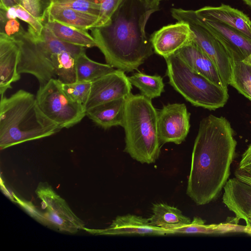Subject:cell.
<instances>
[{
  "label": "cell",
  "mask_w": 251,
  "mask_h": 251,
  "mask_svg": "<svg viewBox=\"0 0 251 251\" xmlns=\"http://www.w3.org/2000/svg\"><path fill=\"white\" fill-rule=\"evenodd\" d=\"M236 145L226 118L209 115L201 121L186 189L197 205L207 204L219 196L229 176Z\"/></svg>",
  "instance_id": "obj_1"
},
{
  "label": "cell",
  "mask_w": 251,
  "mask_h": 251,
  "mask_svg": "<svg viewBox=\"0 0 251 251\" xmlns=\"http://www.w3.org/2000/svg\"><path fill=\"white\" fill-rule=\"evenodd\" d=\"M155 12L148 9L142 0H125L106 24L91 29L107 64L133 72L153 54L145 26Z\"/></svg>",
  "instance_id": "obj_2"
},
{
  "label": "cell",
  "mask_w": 251,
  "mask_h": 251,
  "mask_svg": "<svg viewBox=\"0 0 251 251\" xmlns=\"http://www.w3.org/2000/svg\"><path fill=\"white\" fill-rule=\"evenodd\" d=\"M61 128L40 108L36 96L20 89L0 97V149L51 136Z\"/></svg>",
  "instance_id": "obj_3"
},
{
  "label": "cell",
  "mask_w": 251,
  "mask_h": 251,
  "mask_svg": "<svg viewBox=\"0 0 251 251\" xmlns=\"http://www.w3.org/2000/svg\"><path fill=\"white\" fill-rule=\"evenodd\" d=\"M158 111L151 100L142 94H131L126 99L123 126L125 151L141 163H154L160 154Z\"/></svg>",
  "instance_id": "obj_4"
},
{
  "label": "cell",
  "mask_w": 251,
  "mask_h": 251,
  "mask_svg": "<svg viewBox=\"0 0 251 251\" xmlns=\"http://www.w3.org/2000/svg\"><path fill=\"white\" fill-rule=\"evenodd\" d=\"M165 59L169 83L192 105L214 110L226 104L229 97L227 87L194 71L175 54Z\"/></svg>",
  "instance_id": "obj_5"
},
{
  "label": "cell",
  "mask_w": 251,
  "mask_h": 251,
  "mask_svg": "<svg viewBox=\"0 0 251 251\" xmlns=\"http://www.w3.org/2000/svg\"><path fill=\"white\" fill-rule=\"evenodd\" d=\"M14 39L20 48L18 72L34 76L40 86L51 79H56L52 65V56L54 53L48 45L31 27L23 29L14 35Z\"/></svg>",
  "instance_id": "obj_6"
},
{
  "label": "cell",
  "mask_w": 251,
  "mask_h": 251,
  "mask_svg": "<svg viewBox=\"0 0 251 251\" xmlns=\"http://www.w3.org/2000/svg\"><path fill=\"white\" fill-rule=\"evenodd\" d=\"M36 98L42 112L61 129L74 126L86 116L84 106L72 100L57 79L40 86Z\"/></svg>",
  "instance_id": "obj_7"
},
{
  "label": "cell",
  "mask_w": 251,
  "mask_h": 251,
  "mask_svg": "<svg viewBox=\"0 0 251 251\" xmlns=\"http://www.w3.org/2000/svg\"><path fill=\"white\" fill-rule=\"evenodd\" d=\"M171 13L177 21L189 25L193 33V40L213 62L224 85L227 87L231 77V59L223 45L208 29L195 10L172 8Z\"/></svg>",
  "instance_id": "obj_8"
},
{
  "label": "cell",
  "mask_w": 251,
  "mask_h": 251,
  "mask_svg": "<svg viewBox=\"0 0 251 251\" xmlns=\"http://www.w3.org/2000/svg\"><path fill=\"white\" fill-rule=\"evenodd\" d=\"M190 114L184 103L164 105L158 111L157 123L161 144L183 142L189 131Z\"/></svg>",
  "instance_id": "obj_9"
},
{
  "label": "cell",
  "mask_w": 251,
  "mask_h": 251,
  "mask_svg": "<svg viewBox=\"0 0 251 251\" xmlns=\"http://www.w3.org/2000/svg\"><path fill=\"white\" fill-rule=\"evenodd\" d=\"M132 84L125 72L115 70L92 82L86 111L95 106L115 100L126 99L131 94Z\"/></svg>",
  "instance_id": "obj_10"
},
{
  "label": "cell",
  "mask_w": 251,
  "mask_h": 251,
  "mask_svg": "<svg viewBox=\"0 0 251 251\" xmlns=\"http://www.w3.org/2000/svg\"><path fill=\"white\" fill-rule=\"evenodd\" d=\"M193 35L189 25L178 21L161 27L154 32L150 40L154 52L164 58L175 54L193 40Z\"/></svg>",
  "instance_id": "obj_11"
},
{
  "label": "cell",
  "mask_w": 251,
  "mask_h": 251,
  "mask_svg": "<svg viewBox=\"0 0 251 251\" xmlns=\"http://www.w3.org/2000/svg\"><path fill=\"white\" fill-rule=\"evenodd\" d=\"M83 230L94 235L172 234L171 232L167 229L152 225L149 218L146 219L132 214L117 216L111 224L104 229H90L85 227Z\"/></svg>",
  "instance_id": "obj_12"
},
{
  "label": "cell",
  "mask_w": 251,
  "mask_h": 251,
  "mask_svg": "<svg viewBox=\"0 0 251 251\" xmlns=\"http://www.w3.org/2000/svg\"><path fill=\"white\" fill-rule=\"evenodd\" d=\"M201 19L223 45L231 58L242 61L251 54V39L243 33L221 23Z\"/></svg>",
  "instance_id": "obj_13"
},
{
  "label": "cell",
  "mask_w": 251,
  "mask_h": 251,
  "mask_svg": "<svg viewBox=\"0 0 251 251\" xmlns=\"http://www.w3.org/2000/svg\"><path fill=\"white\" fill-rule=\"evenodd\" d=\"M20 48L14 38L0 32V94L12 88V83L21 78L18 72Z\"/></svg>",
  "instance_id": "obj_14"
},
{
  "label": "cell",
  "mask_w": 251,
  "mask_h": 251,
  "mask_svg": "<svg viewBox=\"0 0 251 251\" xmlns=\"http://www.w3.org/2000/svg\"><path fill=\"white\" fill-rule=\"evenodd\" d=\"M223 188V202L235 214L236 222L251 218V185L236 177L228 179Z\"/></svg>",
  "instance_id": "obj_15"
},
{
  "label": "cell",
  "mask_w": 251,
  "mask_h": 251,
  "mask_svg": "<svg viewBox=\"0 0 251 251\" xmlns=\"http://www.w3.org/2000/svg\"><path fill=\"white\" fill-rule=\"evenodd\" d=\"M195 11L201 19L224 24L251 39V21L242 11L225 4L204 6Z\"/></svg>",
  "instance_id": "obj_16"
},
{
  "label": "cell",
  "mask_w": 251,
  "mask_h": 251,
  "mask_svg": "<svg viewBox=\"0 0 251 251\" xmlns=\"http://www.w3.org/2000/svg\"><path fill=\"white\" fill-rule=\"evenodd\" d=\"M175 54L194 71L218 85L226 87L213 62L193 40Z\"/></svg>",
  "instance_id": "obj_17"
},
{
  "label": "cell",
  "mask_w": 251,
  "mask_h": 251,
  "mask_svg": "<svg viewBox=\"0 0 251 251\" xmlns=\"http://www.w3.org/2000/svg\"><path fill=\"white\" fill-rule=\"evenodd\" d=\"M47 19L86 30L96 27L99 21L97 16L51 2L46 11Z\"/></svg>",
  "instance_id": "obj_18"
},
{
  "label": "cell",
  "mask_w": 251,
  "mask_h": 251,
  "mask_svg": "<svg viewBox=\"0 0 251 251\" xmlns=\"http://www.w3.org/2000/svg\"><path fill=\"white\" fill-rule=\"evenodd\" d=\"M126 99L121 98L92 107L86 111V115L105 129L115 126H123Z\"/></svg>",
  "instance_id": "obj_19"
},
{
  "label": "cell",
  "mask_w": 251,
  "mask_h": 251,
  "mask_svg": "<svg viewBox=\"0 0 251 251\" xmlns=\"http://www.w3.org/2000/svg\"><path fill=\"white\" fill-rule=\"evenodd\" d=\"M38 198L42 201V205L49 208L78 226L80 229L85 227L84 222L72 210L66 201L58 195L46 182H40L35 190Z\"/></svg>",
  "instance_id": "obj_20"
},
{
  "label": "cell",
  "mask_w": 251,
  "mask_h": 251,
  "mask_svg": "<svg viewBox=\"0 0 251 251\" xmlns=\"http://www.w3.org/2000/svg\"><path fill=\"white\" fill-rule=\"evenodd\" d=\"M43 24L48 27L55 36L65 42L85 48L97 47L96 41L86 30L49 19L46 20Z\"/></svg>",
  "instance_id": "obj_21"
},
{
  "label": "cell",
  "mask_w": 251,
  "mask_h": 251,
  "mask_svg": "<svg viewBox=\"0 0 251 251\" xmlns=\"http://www.w3.org/2000/svg\"><path fill=\"white\" fill-rule=\"evenodd\" d=\"M151 224L156 226L171 229L189 224L190 219L176 207L164 203L153 204Z\"/></svg>",
  "instance_id": "obj_22"
},
{
  "label": "cell",
  "mask_w": 251,
  "mask_h": 251,
  "mask_svg": "<svg viewBox=\"0 0 251 251\" xmlns=\"http://www.w3.org/2000/svg\"><path fill=\"white\" fill-rule=\"evenodd\" d=\"M246 226L238 225V223L226 222L219 224L205 225V221L199 217H194L187 225L168 229L172 234L177 233L224 234L230 232H245Z\"/></svg>",
  "instance_id": "obj_23"
},
{
  "label": "cell",
  "mask_w": 251,
  "mask_h": 251,
  "mask_svg": "<svg viewBox=\"0 0 251 251\" xmlns=\"http://www.w3.org/2000/svg\"><path fill=\"white\" fill-rule=\"evenodd\" d=\"M77 81L92 82L115 70L108 64L96 62L83 52L75 58Z\"/></svg>",
  "instance_id": "obj_24"
},
{
  "label": "cell",
  "mask_w": 251,
  "mask_h": 251,
  "mask_svg": "<svg viewBox=\"0 0 251 251\" xmlns=\"http://www.w3.org/2000/svg\"><path fill=\"white\" fill-rule=\"evenodd\" d=\"M76 57L67 51L52 54L54 72L56 79L62 83L69 84L77 81Z\"/></svg>",
  "instance_id": "obj_25"
},
{
  "label": "cell",
  "mask_w": 251,
  "mask_h": 251,
  "mask_svg": "<svg viewBox=\"0 0 251 251\" xmlns=\"http://www.w3.org/2000/svg\"><path fill=\"white\" fill-rule=\"evenodd\" d=\"M128 78L130 83L140 90L141 94L150 100L160 97L164 91L163 78L160 75L138 72Z\"/></svg>",
  "instance_id": "obj_26"
},
{
  "label": "cell",
  "mask_w": 251,
  "mask_h": 251,
  "mask_svg": "<svg viewBox=\"0 0 251 251\" xmlns=\"http://www.w3.org/2000/svg\"><path fill=\"white\" fill-rule=\"evenodd\" d=\"M231 59V77L229 85L238 91L245 85L251 84V66L242 60Z\"/></svg>",
  "instance_id": "obj_27"
},
{
  "label": "cell",
  "mask_w": 251,
  "mask_h": 251,
  "mask_svg": "<svg viewBox=\"0 0 251 251\" xmlns=\"http://www.w3.org/2000/svg\"><path fill=\"white\" fill-rule=\"evenodd\" d=\"M42 224L60 231L75 233L80 227L71 221L64 218L50 208L43 213Z\"/></svg>",
  "instance_id": "obj_28"
},
{
  "label": "cell",
  "mask_w": 251,
  "mask_h": 251,
  "mask_svg": "<svg viewBox=\"0 0 251 251\" xmlns=\"http://www.w3.org/2000/svg\"><path fill=\"white\" fill-rule=\"evenodd\" d=\"M92 82L76 81L63 84L62 88L66 94L74 101L84 106L91 91Z\"/></svg>",
  "instance_id": "obj_29"
},
{
  "label": "cell",
  "mask_w": 251,
  "mask_h": 251,
  "mask_svg": "<svg viewBox=\"0 0 251 251\" xmlns=\"http://www.w3.org/2000/svg\"><path fill=\"white\" fill-rule=\"evenodd\" d=\"M50 2L97 16L99 18L100 0H49Z\"/></svg>",
  "instance_id": "obj_30"
},
{
  "label": "cell",
  "mask_w": 251,
  "mask_h": 251,
  "mask_svg": "<svg viewBox=\"0 0 251 251\" xmlns=\"http://www.w3.org/2000/svg\"><path fill=\"white\" fill-rule=\"evenodd\" d=\"M50 2L49 0H21L20 4L43 24Z\"/></svg>",
  "instance_id": "obj_31"
},
{
  "label": "cell",
  "mask_w": 251,
  "mask_h": 251,
  "mask_svg": "<svg viewBox=\"0 0 251 251\" xmlns=\"http://www.w3.org/2000/svg\"><path fill=\"white\" fill-rule=\"evenodd\" d=\"M125 0H100V14L97 27L106 24L115 11Z\"/></svg>",
  "instance_id": "obj_32"
},
{
  "label": "cell",
  "mask_w": 251,
  "mask_h": 251,
  "mask_svg": "<svg viewBox=\"0 0 251 251\" xmlns=\"http://www.w3.org/2000/svg\"><path fill=\"white\" fill-rule=\"evenodd\" d=\"M16 18L27 24L38 35H40L44 28V24L34 17L31 13L24 8L21 4L14 6Z\"/></svg>",
  "instance_id": "obj_33"
},
{
  "label": "cell",
  "mask_w": 251,
  "mask_h": 251,
  "mask_svg": "<svg viewBox=\"0 0 251 251\" xmlns=\"http://www.w3.org/2000/svg\"><path fill=\"white\" fill-rule=\"evenodd\" d=\"M14 201L18 203L31 217L42 224L43 213L41 212L30 201L22 199L12 192Z\"/></svg>",
  "instance_id": "obj_34"
},
{
  "label": "cell",
  "mask_w": 251,
  "mask_h": 251,
  "mask_svg": "<svg viewBox=\"0 0 251 251\" xmlns=\"http://www.w3.org/2000/svg\"><path fill=\"white\" fill-rule=\"evenodd\" d=\"M238 170L251 176V144L242 155Z\"/></svg>",
  "instance_id": "obj_35"
},
{
  "label": "cell",
  "mask_w": 251,
  "mask_h": 251,
  "mask_svg": "<svg viewBox=\"0 0 251 251\" xmlns=\"http://www.w3.org/2000/svg\"><path fill=\"white\" fill-rule=\"evenodd\" d=\"M23 29L16 19H9L7 20L5 25L3 33L10 37H13Z\"/></svg>",
  "instance_id": "obj_36"
},
{
  "label": "cell",
  "mask_w": 251,
  "mask_h": 251,
  "mask_svg": "<svg viewBox=\"0 0 251 251\" xmlns=\"http://www.w3.org/2000/svg\"><path fill=\"white\" fill-rule=\"evenodd\" d=\"M148 9L154 10L155 12L159 10L160 2L166 0H142Z\"/></svg>",
  "instance_id": "obj_37"
},
{
  "label": "cell",
  "mask_w": 251,
  "mask_h": 251,
  "mask_svg": "<svg viewBox=\"0 0 251 251\" xmlns=\"http://www.w3.org/2000/svg\"><path fill=\"white\" fill-rule=\"evenodd\" d=\"M0 8L7 10L11 6L20 4L21 0H0Z\"/></svg>",
  "instance_id": "obj_38"
},
{
  "label": "cell",
  "mask_w": 251,
  "mask_h": 251,
  "mask_svg": "<svg viewBox=\"0 0 251 251\" xmlns=\"http://www.w3.org/2000/svg\"><path fill=\"white\" fill-rule=\"evenodd\" d=\"M236 177L240 180L251 185V176L239 170L235 172Z\"/></svg>",
  "instance_id": "obj_39"
},
{
  "label": "cell",
  "mask_w": 251,
  "mask_h": 251,
  "mask_svg": "<svg viewBox=\"0 0 251 251\" xmlns=\"http://www.w3.org/2000/svg\"><path fill=\"white\" fill-rule=\"evenodd\" d=\"M6 10L0 8V32H3L5 25L8 19L6 16Z\"/></svg>",
  "instance_id": "obj_40"
},
{
  "label": "cell",
  "mask_w": 251,
  "mask_h": 251,
  "mask_svg": "<svg viewBox=\"0 0 251 251\" xmlns=\"http://www.w3.org/2000/svg\"><path fill=\"white\" fill-rule=\"evenodd\" d=\"M244 62L250 65L251 66V54L248 56L246 58H245L243 60H242Z\"/></svg>",
  "instance_id": "obj_41"
},
{
  "label": "cell",
  "mask_w": 251,
  "mask_h": 251,
  "mask_svg": "<svg viewBox=\"0 0 251 251\" xmlns=\"http://www.w3.org/2000/svg\"><path fill=\"white\" fill-rule=\"evenodd\" d=\"M245 222L246 223V229H251V218H249Z\"/></svg>",
  "instance_id": "obj_42"
},
{
  "label": "cell",
  "mask_w": 251,
  "mask_h": 251,
  "mask_svg": "<svg viewBox=\"0 0 251 251\" xmlns=\"http://www.w3.org/2000/svg\"><path fill=\"white\" fill-rule=\"evenodd\" d=\"M246 4L251 7V0H242Z\"/></svg>",
  "instance_id": "obj_43"
},
{
  "label": "cell",
  "mask_w": 251,
  "mask_h": 251,
  "mask_svg": "<svg viewBox=\"0 0 251 251\" xmlns=\"http://www.w3.org/2000/svg\"><path fill=\"white\" fill-rule=\"evenodd\" d=\"M245 233L251 235V229H245Z\"/></svg>",
  "instance_id": "obj_44"
}]
</instances>
